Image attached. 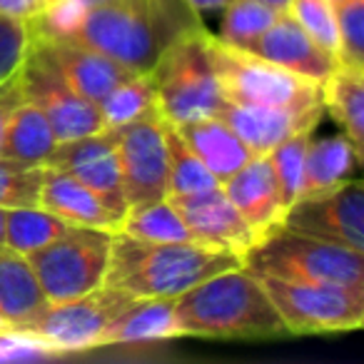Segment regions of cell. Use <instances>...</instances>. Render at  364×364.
<instances>
[{
    "label": "cell",
    "instance_id": "4dcf8cb0",
    "mask_svg": "<svg viewBox=\"0 0 364 364\" xmlns=\"http://www.w3.org/2000/svg\"><path fill=\"white\" fill-rule=\"evenodd\" d=\"M46 165L0 157V208H41V188Z\"/></svg>",
    "mask_w": 364,
    "mask_h": 364
},
{
    "label": "cell",
    "instance_id": "b9f144b4",
    "mask_svg": "<svg viewBox=\"0 0 364 364\" xmlns=\"http://www.w3.org/2000/svg\"><path fill=\"white\" fill-rule=\"evenodd\" d=\"M0 332H11V329H8V324H6V319L0 317Z\"/></svg>",
    "mask_w": 364,
    "mask_h": 364
},
{
    "label": "cell",
    "instance_id": "6da1fadb",
    "mask_svg": "<svg viewBox=\"0 0 364 364\" xmlns=\"http://www.w3.org/2000/svg\"><path fill=\"white\" fill-rule=\"evenodd\" d=\"M200 28L203 16L188 0H112L95 8L60 0L31 23L33 33L82 43L130 73H150L172 43Z\"/></svg>",
    "mask_w": 364,
    "mask_h": 364
},
{
    "label": "cell",
    "instance_id": "2e32d148",
    "mask_svg": "<svg viewBox=\"0 0 364 364\" xmlns=\"http://www.w3.org/2000/svg\"><path fill=\"white\" fill-rule=\"evenodd\" d=\"M225 195L255 235V245L284 225L287 203L267 155H252L223 182Z\"/></svg>",
    "mask_w": 364,
    "mask_h": 364
},
{
    "label": "cell",
    "instance_id": "ffe728a7",
    "mask_svg": "<svg viewBox=\"0 0 364 364\" xmlns=\"http://www.w3.org/2000/svg\"><path fill=\"white\" fill-rule=\"evenodd\" d=\"M182 337L175 319V299L135 297L100 334V347L120 344H150Z\"/></svg>",
    "mask_w": 364,
    "mask_h": 364
},
{
    "label": "cell",
    "instance_id": "484cf974",
    "mask_svg": "<svg viewBox=\"0 0 364 364\" xmlns=\"http://www.w3.org/2000/svg\"><path fill=\"white\" fill-rule=\"evenodd\" d=\"M165 145H167V198L170 195H190L218 188L220 182L203 165L193 147L182 140L175 125L165 122Z\"/></svg>",
    "mask_w": 364,
    "mask_h": 364
},
{
    "label": "cell",
    "instance_id": "d4e9b609",
    "mask_svg": "<svg viewBox=\"0 0 364 364\" xmlns=\"http://www.w3.org/2000/svg\"><path fill=\"white\" fill-rule=\"evenodd\" d=\"M58 145L60 142L46 112L33 102L23 100L8 120L0 157L26 162V165H46Z\"/></svg>",
    "mask_w": 364,
    "mask_h": 364
},
{
    "label": "cell",
    "instance_id": "9c48e42d",
    "mask_svg": "<svg viewBox=\"0 0 364 364\" xmlns=\"http://www.w3.org/2000/svg\"><path fill=\"white\" fill-rule=\"evenodd\" d=\"M120 162L122 198L130 208L167 198V145L165 120L155 110L110 127Z\"/></svg>",
    "mask_w": 364,
    "mask_h": 364
},
{
    "label": "cell",
    "instance_id": "60d3db41",
    "mask_svg": "<svg viewBox=\"0 0 364 364\" xmlns=\"http://www.w3.org/2000/svg\"><path fill=\"white\" fill-rule=\"evenodd\" d=\"M82 8H95V6H105V3H112V0H75Z\"/></svg>",
    "mask_w": 364,
    "mask_h": 364
},
{
    "label": "cell",
    "instance_id": "f35d334b",
    "mask_svg": "<svg viewBox=\"0 0 364 364\" xmlns=\"http://www.w3.org/2000/svg\"><path fill=\"white\" fill-rule=\"evenodd\" d=\"M259 3L274 8V11H287V6H289V0H259Z\"/></svg>",
    "mask_w": 364,
    "mask_h": 364
},
{
    "label": "cell",
    "instance_id": "d6986e66",
    "mask_svg": "<svg viewBox=\"0 0 364 364\" xmlns=\"http://www.w3.org/2000/svg\"><path fill=\"white\" fill-rule=\"evenodd\" d=\"M41 208L58 215L68 225L95 228L105 230V232H117L122 220H125L95 190H90L80 180H75L63 170H55V167H46L41 188Z\"/></svg>",
    "mask_w": 364,
    "mask_h": 364
},
{
    "label": "cell",
    "instance_id": "603a6c76",
    "mask_svg": "<svg viewBox=\"0 0 364 364\" xmlns=\"http://www.w3.org/2000/svg\"><path fill=\"white\" fill-rule=\"evenodd\" d=\"M364 155L349 142L344 132L327 137H309L304 155L302 195H319L337 188L342 182L354 180ZM299 195V198H302Z\"/></svg>",
    "mask_w": 364,
    "mask_h": 364
},
{
    "label": "cell",
    "instance_id": "7c38bea8",
    "mask_svg": "<svg viewBox=\"0 0 364 364\" xmlns=\"http://www.w3.org/2000/svg\"><path fill=\"white\" fill-rule=\"evenodd\" d=\"M23 97L38 105L55 130L58 142H70L77 137L105 130V120L95 102L75 92L41 55L28 53L21 65Z\"/></svg>",
    "mask_w": 364,
    "mask_h": 364
},
{
    "label": "cell",
    "instance_id": "d590c367",
    "mask_svg": "<svg viewBox=\"0 0 364 364\" xmlns=\"http://www.w3.org/2000/svg\"><path fill=\"white\" fill-rule=\"evenodd\" d=\"M60 0H0V16L13 21L33 23L46 16L50 8H55Z\"/></svg>",
    "mask_w": 364,
    "mask_h": 364
},
{
    "label": "cell",
    "instance_id": "7bdbcfd3",
    "mask_svg": "<svg viewBox=\"0 0 364 364\" xmlns=\"http://www.w3.org/2000/svg\"><path fill=\"white\" fill-rule=\"evenodd\" d=\"M329 3H332V6H339V3H342V0H329Z\"/></svg>",
    "mask_w": 364,
    "mask_h": 364
},
{
    "label": "cell",
    "instance_id": "5bb4252c",
    "mask_svg": "<svg viewBox=\"0 0 364 364\" xmlns=\"http://www.w3.org/2000/svg\"><path fill=\"white\" fill-rule=\"evenodd\" d=\"M31 50L41 55L73 90L80 92L82 97H87L95 105L112 87H117L122 80L135 75V73L122 68L120 63L110 60L102 53L92 50L82 43L65 41V38L33 33Z\"/></svg>",
    "mask_w": 364,
    "mask_h": 364
},
{
    "label": "cell",
    "instance_id": "f1b7e54d",
    "mask_svg": "<svg viewBox=\"0 0 364 364\" xmlns=\"http://www.w3.org/2000/svg\"><path fill=\"white\" fill-rule=\"evenodd\" d=\"M105 127H117L145 112L155 110V77L152 73H135L127 80H122L117 87H112L100 102Z\"/></svg>",
    "mask_w": 364,
    "mask_h": 364
},
{
    "label": "cell",
    "instance_id": "30bf717a",
    "mask_svg": "<svg viewBox=\"0 0 364 364\" xmlns=\"http://www.w3.org/2000/svg\"><path fill=\"white\" fill-rule=\"evenodd\" d=\"M132 299L135 297L122 289L102 284L80 297L50 302L26 329V334L43 339L60 354L97 349L100 334Z\"/></svg>",
    "mask_w": 364,
    "mask_h": 364
},
{
    "label": "cell",
    "instance_id": "d6a6232c",
    "mask_svg": "<svg viewBox=\"0 0 364 364\" xmlns=\"http://www.w3.org/2000/svg\"><path fill=\"white\" fill-rule=\"evenodd\" d=\"M289 16L339 60V38H337V18L334 6L329 0H289Z\"/></svg>",
    "mask_w": 364,
    "mask_h": 364
},
{
    "label": "cell",
    "instance_id": "7402d4cb",
    "mask_svg": "<svg viewBox=\"0 0 364 364\" xmlns=\"http://www.w3.org/2000/svg\"><path fill=\"white\" fill-rule=\"evenodd\" d=\"M175 127L182 135V140L193 147V152L203 160V165L213 172L220 185L255 155L240 140L237 132L225 120H220L218 115L185 122V125H175Z\"/></svg>",
    "mask_w": 364,
    "mask_h": 364
},
{
    "label": "cell",
    "instance_id": "52a82bcc",
    "mask_svg": "<svg viewBox=\"0 0 364 364\" xmlns=\"http://www.w3.org/2000/svg\"><path fill=\"white\" fill-rule=\"evenodd\" d=\"M110 247L112 232L73 225L65 235L26 257L48 302H65L105 284Z\"/></svg>",
    "mask_w": 364,
    "mask_h": 364
},
{
    "label": "cell",
    "instance_id": "3957f363",
    "mask_svg": "<svg viewBox=\"0 0 364 364\" xmlns=\"http://www.w3.org/2000/svg\"><path fill=\"white\" fill-rule=\"evenodd\" d=\"M240 264L242 259L235 255L200 242H145L125 232H112L105 284L130 297L175 299L203 279Z\"/></svg>",
    "mask_w": 364,
    "mask_h": 364
},
{
    "label": "cell",
    "instance_id": "ab89813d",
    "mask_svg": "<svg viewBox=\"0 0 364 364\" xmlns=\"http://www.w3.org/2000/svg\"><path fill=\"white\" fill-rule=\"evenodd\" d=\"M0 245H6V210L0 208Z\"/></svg>",
    "mask_w": 364,
    "mask_h": 364
},
{
    "label": "cell",
    "instance_id": "4316f807",
    "mask_svg": "<svg viewBox=\"0 0 364 364\" xmlns=\"http://www.w3.org/2000/svg\"><path fill=\"white\" fill-rule=\"evenodd\" d=\"M117 232L145 240V242H195L190 230L185 228L182 218L167 198L150 205H140V208H130Z\"/></svg>",
    "mask_w": 364,
    "mask_h": 364
},
{
    "label": "cell",
    "instance_id": "74e56055",
    "mask_svg": "<svg viewBox=\"0 0 364 364\" xmlns=\"http://www.w3.org/2000/svg\"><path fill=\"white\" fill-rule=\"evenodd\" d=\"M190 6L203 16V13H215V11H225V8L232 3V0H188Z\"/></svg>",
    "mask_w": 364,
    "mask_h": 364
},
{
    "label": "cell",
    "instance_id": "836d02e7",
    "mask_svg": "<svg viewBox=\"0 0 364 364\" xmlns=\"http://www.w3.org/2000/svg\"><path fill=\"white\" fill-rule=\"evenodd\" d=\"M339 63L364 68V0H342L334 6Z\"/></svg>",
    "mask_w": 364,
    "mask_h": 364
},
{
    "label": "cell",
    "instance_id": "4fadbf2b",
    "mask_svg": "<svg viewBox=\"0 0 364 364\" xmlns=\"http://www.w3.org/2000/svg\"><path fill=\"white\" fill-rule=\"evenodd\" d=\"M167 200L177 210L195 242L210 250L230 252L240 259H245V255L255 247L252 230L230 203L223 185L203 190V193L170 195Z\"/></svg>",
    "mask_w": 364,
    "mask_h": 364
},
{
    "label": "cell",
    "instance_id": "277c9868",
    "mask_svg": "<svg viewBox=\"0 0 364 364\" xmlns=\"http://www.w3.org/2000/svg\"><path fill=\"white\" fill-rule=\"evenodd\" d=\"M242 264L262 277L302 284H342L364 289V252L279 228L259 240Z\"/></svg>",
    "mask_w": 364,
    "mask_h": 364
},
{
    "label": "cell",
    "instance_id": "e0dca14e",
    "mask_svg": "<svg viewBox=\"0 0 364 364\" xmlns=\"http://www.w3.org/2000/svg\"><path fill=\"white\" fill-rule=\"evenodd\" d=\"M250 53L284 68L289 73L307 77V80L322 82L339 60L329 50H324L292 16L289 11H279L274 23L257 38Z\"/></svg>",
    "mask_w": 364,
    "mask_h": 364
},
{
    "label": "cell",
    "instance_id": "f546056e",
    "mask_svg": "<svg viewBox=\"0 0 364 364\" xmlns=\"http://www.w3.org/2000/svg\"><path fill=\"white\" fill-rule=\"evenodd\" d=\"M277 13L279 11L264 6L259 0H232L225 8L223 28H220L218 38L228 46L250 50L257 43V38L274 23Z\"/></svg>",
    "mask_w": 364,
    "mask_h": 364
},
{
    "label": "cell",
    "instance_id": "8d00e7d4",
    "mask_svg": "<svg viewBox=\"0 0 364 364\" xmlns=\"http://www.w3.org/2000/svg\"><path fill=\"white\" fill-rule=\"evenodd\" d=\"M23 100H26V97H23L21 70H18L13 77L0 82V145H3V135H6V127H8V120H11L13 110H16Z\"/></svg>",
    "mask_w": 364,
    "mask_h": 364
},
{
    "label": "cell",
    "instance_id": "ba28073f",
    "mask_svg": "<svg viewBox=\"0 0 364 364\" xmlns=\"http://www.w3.org/2000/svg\"><path fill=\"white\" fill-rule=\"evenodd\" d=\"M279 317L289 334L354 332L364 322V289L342 284H302L262 277Z\"/></svg>",
    "mask_w": 364,
    "mask_h": 364
},
{
    "label": "cell",
    "instance_id": "7a4b0ae2",
    "mask_svg": "<svg viewBox=\"0 0 364 364\" xmlns=\"http://www.w3.org/2000/svg\"><path fill=\"white\" fill-rule=\"evenodd\" d=\"M182 337L282 339L292 337L272 297L245 264L213 274L175 297Z\"/></svg>",
    "mask_w": 364,
    "mask_h": 364
},
{
    "label": "cell",
    "instance_id": "ac0fdd59",
    "mask_svg": "<svg viewBox=\"0 0 364 364\" xmlns=\"http://www.w3.org/2000/svg\"><path fill=\"white\" fill-rule=\"evenodd\" d=\"M322 115V107L282 110V107H247L230 100H223L218 110L220 120L228 122L255 155H267L294 132L304 130V127H317Z\"/></svg>",
    "mask_w": 364,
    "mask_h": 364
},
{
    "label": "cell",
    "instance_id": "8992f818",
    "mask_svg": "<svg viewBox=\"0 0 364 364\" xmlns=\"http://www.w3.org/2000/svg\"><path fill=\"white\" fill-rule=\"evenodd\" d=\"M205 33L208 28L182 36L150 70L155 77L157 112L170 125L213 117L223 105L218 75L205 48Z\"/></svg>",
    "mask_w": 364,
    "mask_h": 364
},
{
    "label": "cell",
    "instance_id": "5b68a950",
    "mask_svg": "<svg viewBox=\"0 0 364 364\" xmlns=\"http://www.w3.org/2000/svg\"><path fill=\"white\" fill-rule=\"evenodd\" d=\"M210 63L218 75L223 100L247 107L317 110L322 107L319 82L289 73L242 48L228 46L215 33H205Z\"/></svg>",
    "mask_w": 364,
    "mask_h": 364
},
{
    "label": "cell",
    "instance_id": "83f0119b",
    "mask_svg": "<svg viewBox=\"0 0 364 364\" xmlns=\"http://www.w3.org/2000/svg\"><path fill=\"white\" fill-rule=\"evenodd\" d=\"M73 225L48 213L46 208H13L6 210V247L21 255H31L43 245L65 235Z\"/></svg>",
    "mask_w": 364,
    "mask_h": 364
},
{
    "label": "cell",
    "instance_id": "44dd1931",
    "mask_svg": "<svg viewBox=\"0 0 364 364\" xmlns=\"http://www.w3.org/2000/svg\"><path fill=\"white\" fill-rule=\"evenodd\" d=\"M48 297L26 255L0 245V317L11 332H26L48 307Z\"/></svg>",
    "mask_w": 364,
    "mask_h": 364
},
{
    "label": "cell",
    "instance_id": "cb8c5ba5",
    "mask_svg": "<svg viewBox=\"0 0 364 364\" xmlns=\"http://www.w3.org/2000/svg\"><path fill=\"white\" fill-rule=\"evenodd\" d=\"M322 110L364 155V68L339 63L322 82Z\"/></svg>",
    "mask_w": 364,
    "mask_h": 364
},
{
    "label": "cell",
    "instance_id": "9a60e30c",
    "mask_svg": "<svg viewBox=\"0 0 364 364\" xmlns=\"http://www.w3.org/2000/svg\"><path fill=\"white\" fill-rule=\"evenodd\" d=\"M46 167H55V170L73 175L82 185L95 190L115 213L125 218L127 203L122 198L120 162H117L115 137H112L110 127L77 137V140L60 142L50 160L46 162Z\"/></svg>",
    "mask_w": 364,
    "mask_h": 364
},
{
    "label": "cell",
    "instance_id": "1f68e13d",
    "mask_svg": "<svg viewBox=\"0 0 364 364\" xmlns=\"http://www.w3.org/2000/svg\"><path fill=\"white\" fill-rule=\"evenodd\" d=\"M314 130H317V127H304V130L294 132V135L287 137L284 142H279L272 152H267L287 208L302 195L304 155H307L309 137L314 135Z\"/></svg>",
    "mask_w": 364,
    "mask_h": 364
},
{
    "label": "cell",
    "instance_id": "8fae6325",
    "mask_svg": "<svg viewBox=\"0 0 364 364\" xmlns=\"http://www.w3.org/2000/svg\"><path fill=\"white\" fill-rule=\"evenodd\" d=\"M284 228L364 252L362 180L354 177L327 193L297 198L284 215Z\"/></svg>",
    "mask_w": 364,
    "mask_h": 364
},
{
    "label": "cell",
    "instance_id": "e575fe53",
    "mask_svg": "<svg viewBox=\"0 0 364 364\" xmlns=\"http://www.w3.org/2000/svg\"><path fill=\"white\" fill-rule=\"evenodd\" d=\"M31 23L0 16V82L13 77L31 53Z\"/></svg>",
    "mask_w": 364,
    "mask_h": 364
}]
</instances>
